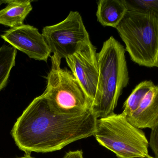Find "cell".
<instances>
[{
  "label": "cell",
  "mask_w": 158,
  "mask_h": 158,
  "mask_svg": "<svg viewBox=\"0 0 158 158\" xmlns=\"http://www.w3.org/2000/svg\"><path fill=\"white\" fill-rule=\"evenodd\" d=\"M97 119L91 110L71 115L55 113L42 94L34 98L17 119L11 134L26 155L49 153L94 135Z\"/></svg>",
  "instance_id": "cell-1"
},
{
  "label": "cell",
  "mask_w": 158,
  "mask_h": 158,
  "mask_svg": "<svg viewBox=\"0 0 158 158\" xmlns=\"http://www.w3.org/2000/svg\"><path fill=\"white\" fill-rule=\"evenodd\" d=\"M125 51L123 45L111 36L97 53L99 77L91 110L98 119L115 114L119 98L129 83Z\"/></svg>",
  "instance_id": "cell-2"
},
{
  "label": "cell",
  "mask_w": 158,
  "mask_h": 158,
  "mask_svg": "<svg viewBox=\"0 0 158 158\" xmlns=\"http://www.w3.org/2000/svg\"><path fill=\"white\" fill-rule=\"evenodd\" d=\"M134 62L158 67V15L127 11L116 28Z\"/></svg>",
  "instance_id": "cell-3"
},
{
  "label": "cell",
  "mask_w": 158,
  "mask_h": 158,
  "mask_svg": "<svg viewBox=\"0 0 158 158\" xmlns=\"http://www.w3.org/2000/svg\"><path fill=\"white\" fill-rule=\"evenodd\" d=\"M94 136L101 145L118 158L148 155L149 142L144 133L132 125L122 113L97 119Z\"/></svg>",
  "instance_id": "cell-4"
},
{
  "label": "cell",
  "mask_w": 158,
  "mask_h": 158,
  "mask_svg": "<svg viewBox=\"0 0 158 158\" xmlns=\"http://www.w3.org/2000/svg\"><path fill=\"white\" fill-rule=\"evenodd\" d=\"M52 63V69L47 77V86L42 94L51 110L65 115L81 114L91 110L92 103L72 72L61 68L59 63Z\"/></svg>",
  "instance_id": "cell-5"
},
{
  "label": "cell",
  "mask_w": 158,
  "mask_h": 158,
  "mask_svg": "<svg viewBox=\"0 0 158 158\" xmlns=\"http://www.w3.org/2000/svg\"><path fill=\"white\" fill-rule=\"evenodd\" d=\"M42 34L53 55L51 60L61 64L66 58L91 43L81 15L70 11L63 21L43 29Z\"/></svg>",
  "instance_id": "cell-6"
},
{
  "label": "cell",
  "mask_w": 158,
  "mask_h": 158,
  "mask_svg": "<svg viewBox=\"0 0 158 158\" xmlns=\"http://www.w3.org/2000/svg\"><path fill=\"white\" fill-rule=\"evenodd\" d=\"M65 59L92 105L99 77L96 48L91 43Z\"/></svg>",
  "instance_id": "cell-7"
},
{
  "label": "cell",
  "mask_w": 158,
  "mask_h": 158,
  "mask_svg": "<svg viewBox=\"0 0 158 158\" xmlns=\"http://www.w3.org/2000/svg\"><path fill=\"white\" fill-rule=\"evenodd\" d=\"M1 38L29 57L47 62L51 52L42 33L29 25L11 28L1 35Z\"/></svg>",
  "instance_id": "cell-8"
},
{
  "label": "cell",
  "mask_w": 158,
  "mask_h": 158,
  "mask_svg": "<svg viewBox=\"0 0 158 158\" xmlns=\"http://www.w3.org/2000/svg\"><path fill=\"white\" fill-rule=\"evenodd\" d=\"M126 118L139 129H152L158 121V85L147 94L137 109Z\"/></svg>",
  "instance_id": "cell-9"
},
{
  "label": "cell",
  "mask_w": 158,
  "mask_h": 158,
  "mask_svg": "<svg viewBox=\"0 0 158 158\" xmlns=\"http://www.w3.org/2000/svg\"><path fill=\"white\" fill-rule=\"evenodd\" d=\"M127 11L122 0H100L98 2L97 20L103 26L116 28Z\"/></svg>",
  "instance_id": "cell-10"
},
{
  "label": "cell",
  "mask_w": 158,
  "mask_h": 158,
  "mask_svg": "<svg viewBox=\"0 0 158 158\" xmlns=\"http://www.w3.org/2000/svg\"><path fill=\"white\" fill-rule=\"evenodd\" d=\"M30 0H11L7 5L0 10V24L11 28L23 25L27 16L32 10Z\"/></svg>",
  "instance_id": "cell-11"
},
{
  "label": "cell",
  "mask_w": 158,
  "mask_h": 158,
  "mask_svg": "<svg viewBox=\"0 0 158 158\" xmlns=\"http://www.w3.org/2000/svg\"><path fill=\"white\" fill-rule=\"evenodd\" d=\"M154 85L152 81H144L134 89L123 105L122 114L126 117L131 115L138 109L147 94Z\"/></svg>",
  "instance_id": "cell-12"
},
{
  "label": "cell",
  "mask_w": 158,
  "mask_h": 158,
  "mask_svg": "<svg viewBox=\"0 0 158 158\" xmlns=\"http://www.w3.org/2000/svg\"><path fill=\"white\" fill-rule=\"evenodd\" d=\"M17 49L11 45L0 47V91L6 86L11 70L15 64Z\"/></svg>",
  "instance_id": "cell-13"
},
{
  "label": "cell",
  "mask_w": 158,
  "mask_h": 158,
  "mask_svg": "<svg viewBox=\"0 0 158 158\" xmlns=\"http://www.w3.org/2000/svg\"><path fill=\"white\" fill-rule=\"evenodd\" d=\"M128 11L153 13L158 15V0H122Z\"/></svg>",
  "instance_id": "cell-14"
},
{
  "label": "cell",
  "mask_w": 158,
  "mask_h": 158,
  "mask_svg": "<svg viewBox=\"0 0 158 158\" xmlns=\"http://www.w3.org/2000/svg\"><path fill=\"white\" fill-rule=\"evenodd\" d=\"M149 145L155 155V158H158V121L154 128L151 129Z\"/></svg>",
  "instance_id": "cell-15"
},
{
  "label": "cell",
  "mask_w": 158,
  "mask_h": 158,
  "mask_svg": "<svg viewBox=\"0 0 158 158\" xmlns=\"http://www.w3.org/2000/svg\"><path fill=\"white\" fill-rule=\"evenodd\" d=\"M64 158H83V152L81 150L69 151L66 154Z\"/></svg>",
  "instance_id": "cell-16"
},
{
  "label": "cell",
  "mask_w": 158,
  "mask_h": 158,
  "mask_svg": "<svg viewBox=\"0 0 158 158\" xmlns=\"http://www.w3.org/2000/svg\"><path fill=\"white\" fill-rule=\"evenodd\" d=\"M131 158H156L153 157L149 155H147V156H139L135 157H133Z\"/></svg>",
  "instance_id": "cell-17"
},
{
  "label": "cell",
  "mask_w": 158,
  "mask_h": 158,
  "mask_svg": "<svg viewBox=\"0 0 158 158\" xmlns=\"http://www.w3.org/2000/svg\"><path fill=\"white\" fill-rule=\"evenodd\" d=\"M17 158H35L31 156V155H25L24 156L21 157Z\"/></svg>",
  "instance_id": "cell-18"
},
{
  "label": "cell",
  "mask_w": 158,
  "mask_h": 158,
  "mask_svg": "<svg viewBox=\"0 0 158 158\" xmlns=\"http://www.w3.org/2000/svg\"><path fill=\"white\" fill-rule=\"evenodd\" d=\"M8 1H2V0H1V1H0V6H1L2 4L4 3H7Z\"/></svg>",
  "instance_id": "cell-19"
}]
</instances>
